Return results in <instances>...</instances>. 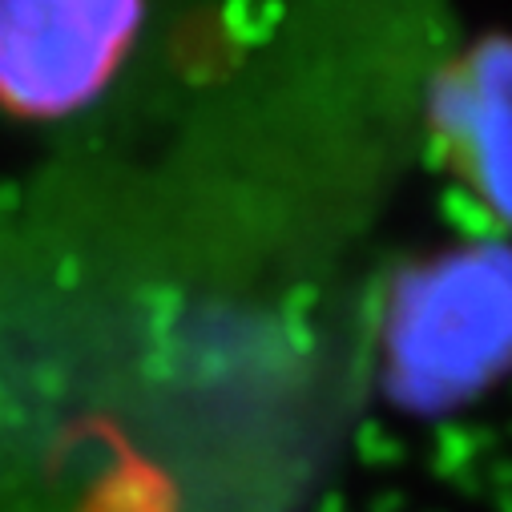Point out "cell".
<instances>
[{
	"instance_id": "obj_1",
	"label": "cell",
	"mask_w": 512,
	"mask_h": 512,
	"mask_svg": "<svg viewBox=\"0 0 512 512\" xmlns=\"http://www.w3.org/2000/svg\"><path fill=\"white\" fill-rule=\"evenodd\" d=\"M142 0H0V105L61 113L89 101L138 29Z\"/></svg>"
},
{
	"instance_id": "obj_2",
	"label": "cell",
	"mask_w": 512,
	"mask_h": 512,
	"mask_svg": "<svg viewBox=\"0 0 512 512\" xmlns=\"http://www.w3.org/2000/svg\"><path fill=\"white\" fill-rule=\"evenodd\" d=\"M436 125L456 174L512 226V37L480 41L448 69Z\"/></svg>"
}]
</instances>
